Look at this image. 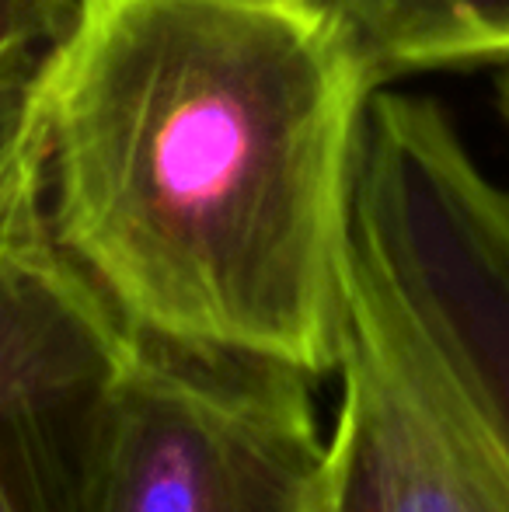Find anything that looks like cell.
<instances>
[{"mask_svg":"<svg viewBox=\"0 0 509 512\" xmlns=\"http://www.w3.org/2000/svg\"><path fill=\"white\" fill-rule=\"evenodd\" d=\"M374 91L304 0H81L49 74V230L133 328L321 380Z\"/></svg>","mask_w":509,"mask_h":512,"instance_id":"cell-1","label":"cell"},{"mask_svg":"<svg viewBox=\"0 0 509 512\" xmlns=\"http://www.w3.org/2000/svg\"><path fill=\"white\" fill-rule=\"evenodd\" d=\"M314 380L283 359L133 328L81 512H307L328 464Z\"/></svg>","mask_w":509,"mask_h":512,"instance_id":"cell-2","label":"cell"},{"mask_svg":"<svg viewBox=\"0 0 509 512\" xmlns=\"http://www.w3.org/2000/svg\"><path fill=\"white\" fill-rule=\"evenodd\" d=\"M346 234L377 258L509 446V189L429 98L363 108Z\"/></svg>","mask_w":509,"mask_h":512,"instance_id":"cell-3","label":"cell"},{"mask_svg":"<svg viewBox=\"0 0 509 512\" xmlns=\"http://www.w3.org/2000/svg\"><path fill=\"white\" fill-rule=\"evenodd\" d=\"M342 512H509V446L363 244H342Z\"/></svg>","mask_w":509,"mask_h":512,"instance_id":"cell-4","label":"cell"},{"mask_svg":"<svg viewBox=\"0 0 509 512\" xmlns=\"http://www.w3.org/2000/svg\"><path fill=\"white\" fill-rule=\"evenodd\" d=\"M133 328L56 244L0 241V512H81L91 443Z\"/></svg>","mask_w":509,"mask_h":512,"instance_id":"cell-5","label":"cell"},{"mask_svg":"<svg viewBox=\"0 0 509 512\" xmlns=\"http://www.w3.org/2000/svg\"><path fill=\"white\" fill-rule=\"evenodd\" d=\"M374 88L509 60V0H304Z\"/></svg>","mask_w":509,"mask_h":512,"instance_id":"cell-6","label":"cell"},{"mask_svg":"<svg viewBox=\"0 0 509 512\" xmlns=\"http://www.w3.org/2000/svg\"><path fill=\"white\" fill-rule=\"evenodd\" d=\"M53 49L0 60V241L46 216V126Z\"/></svg>","mask_w":509,"mask_h":512,"instance_id":"cell-7","label":"cell"},{"mask_svg":"<svg viewBox=\"0 0 509 512\" xmlns=\"http://www.w3.org/2000/svg\"><path fill=\"white\" fill-rule=\"evenodd\" d=\"M81 0H0V60L49 49L70 32Z\"/></svg>","mask_w":509,"mask_h":512,"instance_id":"cell-8","label":"cell"},{"mask_svg":"<svg viewBox=\"0 0 509 512\" xmlns=\"http://www.w3.org/2000/svg\"><path fill=\"white\" fill-rule=\"evenodd\" d=\"M307 512H342V492H339V464H335L332 443H328V464H325V478L318 485L311 509Z\"/></svg>","mask_w":509,"mask_h":512,"instance_id":"cell-9","label":"cell"},{"mask_svg":"<svg viewBox=\"0 0 509 512\" xmlns=\"http://www.w3.org/2000/svg\"><path fill=\"white\" fill-rule=\"evenodd\" d=\"M503 91H506V105H509V81H506V88H503Z\"/></svg>","mask_w":509,"mask_h":512,"instance_id":"cell-10","label":"cell"}]
</instances>
